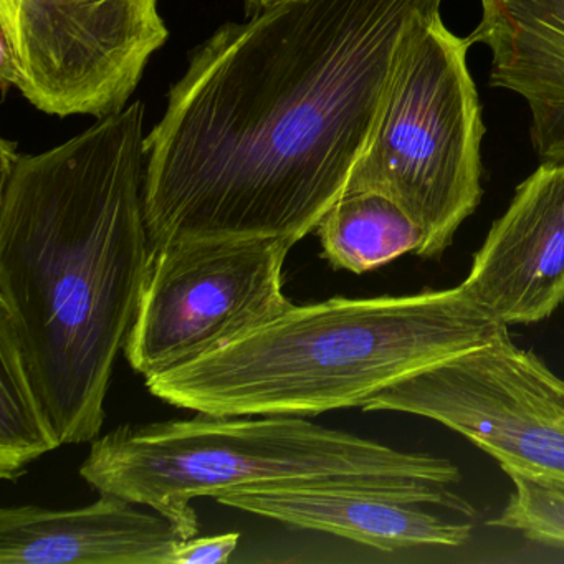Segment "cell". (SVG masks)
I'll list each match as a JSON object with an SVG mask.
<instances>
[{"label": "cell", "instance_id": "obj_15", "mask_svg": "<svg viewBox=\"0 0 564 564\" xmlns=\"http://www.w3.org/2000/svg\"><path fill=\"white\" fill-rule=\"evenodd\" d=\"M514 491L490 527L518 531L536 543L564 547V481L534 475L507 474Z\"/></svg>", "mask_w": 564, "mask_h": 564}, {"label": "cell", "instance_id": "obj_13", "mask_svg": "<svg viewBox=\"0 0 564 564\" xmlns=\"http://www.w3.org/2000/svg\"><path fill=\"white\" fill-rule=\"evenodd\" d=\"M323 256L335 269L366 273L424 246L421 227L375 191L346 193L318 226Z\"/></svg>", "mask_w": 564, "mask_h": 564}, {"label": "cell", "instance_id": "obj_11", "mask_svg": "<svg viewBox=\"0 0 564 564\" xmlns=\"http://www.w3.org/2000/svg\"><path fill=\"white\" fill-rule=\"evenodd\" d=\"M181 540L170 520L113 494L74 510H0V564H171Z\"/></svg>", "mask_w": 564, "mask_h": 564}, {"label": "cell", "instance_id": "obj_8", "mask_svg": "<svg viewBox=\"0 0 564 564\" xmlns=\"http://www.w3.org/2000/svg\"><path fill=\"white\" fill-rule=\"evenodd\" d=\"M464 435L505 474L564 481V379L503 333L369 399Z\"/></svg>", "mask_w": 564, "mask_h": 564}, {"label": "cell", "instance_id": "obj_16", "mask_svg": "<svg viewBox=\"0 0 564 564\" xmlns=\"http://www.w3.org/2000/svg\"><path fill=\"white\" fill-rule=\"evenodd\" d=\"M239 538L237 533L183 538L174 550L171 564L227 563L239 544Z\"/></svg>", "mask_w": 564, "mask_h": 564}, {"label": "cell", "instance_id": "obj_1", "mask_svg": "<svg viewBox=\"0 0 564 564\" xmlns=\"http://www.w3.org/2000/svg\"><path fill=\"white\" fill-rule=\"evenodd\" d=\"M444 0H280L189 54L144 141L153 250L305 239L368 151L405 39Z\"/></svg>", "mask_w": 564, "mask_h": 564}, {"label": "cell", "instance_id": "obj_2", "mask_svg": "<svg viewBox=\"0 0 564 564\" xmlns=\"http://www.w3.org/2000/svg\"><path fill=\"white\" fill-rule=\"evenodd\" d=\"M144 141L134 101L42 153L0 148V319L64 445L100 437L153 265Z\"/></svg>", "mask_w": 564, "mask_h": 564}, {"label": "cell", "instance_id": "obj_9", "mask_svg": "<svg viewBox=\"0 0 564 564\" xmlns=\"http://www.w3.org/2000/svg\"><path fill=\"white\" fill-rule=\"evenodd\" d=\"M214 500L384 553L419 546H462L470 540V524L448 520L442 511L474 514L470 503L448 490L447 485L402 477L282 481L226 491Z\"/></svg>", "mask_w": 564, "mask_h": 564}, {"label": "cell", "instance_id": "obj_12", "mask_svg": "<svg viewBox=\"0 0 564 564\" xmlns=\"http://www.w3.org/2000/svg\"><path fill=\"white\" fill-rule=\"evenodd\" d=\"M468 35L490 51V87L527 101L541 163H564V0H480Z\"/></svg>", "mask_w": 564, "mask_h": 564}, {"label": "cell", "instance_id": "obj_7", "mask_svg": "<svg viewBox=\"0 0 564 564\" xmlns=\"http://www.w3.org/2000/svg\"><path fill=\"white\" fill-rule=\"evenodd\" d=\"M293 247L282 239H227L154 250L124 341L131 368L154 378L289 312L283 265Z\"/></svg>", "mask_w": 564, "mask_h": 564}, {"label": "cell", "instance_id": "obj_4", "mask_svg": "<svg viewBox=\"0 0 564 564\" xmlns=\"http://www.w3.org/2000/svg\"><path fill=\"white\" fill-rule=\"evenodd\" d=\"M80 475L100 494L150 507L183 538L199 533L194 498L240 488L316 478L460 480L448 458L395 451L296 415L236 419L204 412L186 421L115 429L91 442Z\"/></svg>", "mask_w": 564, "mask_h": 564}, {"label": "cell", "instance_id": "obj_3", "mask_svg": "<svg viewBox=\"0 0 564 564\" xmlns=\"http://www.w3.org/2000/svg\"><path fill=\"white\" fill-rule=\"evenodd\" d=\"M503 333L508 326L478 308L460 285L404 296H335L293 305L147 386L161 401L204 414L308 417L362 408Z\"/></svg>", "mask_w": 564, "mask_h": 564}, {"label": "cell", "instance_id": "obj_14", "mask_svg": "<svg viewBox=\"0 0 564 564\" xmlns=\"http://www.w3.org/2000/svg\"><path fill=\"white\" fill-rule=\"evenodd\" d=\"M0 477L18 480L32 462L64 444L4 319H0Z\"/></svg>", "mask_w": 564, "mask_h": 564}, {"label": "cell", "instance_id": "obj_6", "mask_svg": "<svg viewBox=\"0 0 564 564\" xmlns=\"http://www.w3.org/2000/svg\"><path fill=\"white\" fill-rule=\"evenodd\" d=\"M0 80L52 117H113L170 37L160 0H0Z\"/></svg>", "mask_w": 564, "mask_h": 564}, {"label": "cell", "instance_id": "obj_17", "mask_svg": "<svg viewBox=\"0 0 564 564\" xmlns=\"http://www.w3.org/2000/svg\"><path fill=\"white\" fill-rule=\"evenodd\" d=\"M276 2H280V0H243V4H246V9L250 14L270 8V6L276 4Z\"/></svg>", "mask_w": 564, "mask_h": 564}, {"label": "cell", "instance_id": "obj_10", "mask_svg": "<svg viewBox=\"0 0 564 564\" xmlns=\"http://www.w3.org/2000/svg\"><path fill=\"white\" fill-rule=\"evenodd\" d=\"M460 286L505 326L553 315L564 302V163H541L517 187Z\"/></svg>", "mask_w": 564, "mask_h": 564}, {"label": "cell", "instance_id": "obj_5", "mask_svg": "<svg viewBox=\"0 0 564 564\" xmlns=\"http://www.w3.org/2000/svg\"><path fill=\"white\" fill-rule=\"evenodd\" d=\"M467 37L441 12L405 39L368 151L346 193L375 191L398 203L421 227L417 256L434 259L481 200L485 124L468 70Z\"/></svg>", "mask_w": 564, "mask_h": 564}]
</instances>
